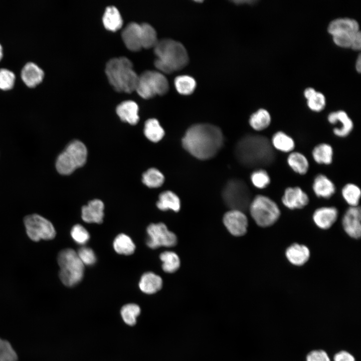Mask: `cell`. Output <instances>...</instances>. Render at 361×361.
Instances as JSON below:
<instances>
[{
    "mask_svg": "<svg viewBox=\"0 0 361 361\" xmlns=\"http://www.w3.org/2000/svg\"><path fill=\"white\" fill-rule=\"evenodd\" d=\"M184 149L196 158L206 160L214 157L224 143L221 129L209 123H198L190 126L182 140Z\"/></svg>",
    "mask_w": 361,
    "mask_h": 361,
    "instance_id": "1",
    "label": "cell"
},
{
    "mask_svg": "<svg viewBox=\"0 0 361 361\" xmlns=\"http://www.w3.org/2000/svg\"><path fill=\"white\" fill-rule=\"evenodd\" d=\"M154 64L162 73L170 74L184 68L189 61L187 51L180 42L170 39L158 41L154 47Z\"/></svg>",
    "mask_w": 361,
    "mask_h": 361,
    "instance_id": "2",
    "label": "cell"
},
{
    "mask_svg": "<svg viewBox=\"0 0 361 361\" xmlns=\"http://www.w3.org/2000/svg\"><path fill=\"white\" fill-rule=\"evenodd\" d=\"M238 161L244 166L253 167L269 161V143L262 136L247 135L236 143L234 150Z\"/></svg>",
    "mask_w": 361,
    "mask_h": 361,
    "instance_id": "3",
    "label": "cell"
},
{
    "mask_svg": "<svg viewBox=\"0 0 361 361\" xmlns=\"http://www.w3.org/2000/svg\"><path fill=\"white\" fill-rule=\"evenodd\" d=\"M105 73L116 91L131 93L135 90L138 75L127 58L119 57L110 59L106 64Z\"/></svg>",
    "mask_w": 361,
    "mask_h": 361,
    "instance_id": "4",
    "label": "cell"
},
{
    "mask_svg": "<svg viewBox=\"0 0 361 361\" xmlns=\"http://www.w3.org/2000/svg\"><path fill=\"white\" fill-rule=\"evenodd\" d=\"M57 261L60 267L59 277L65 285L72 287L81 281L84 265L75 250L70 248L62 250L58 255Z\"/></svg>",
    "mask_w": 361,
    "mask_h": 361,
    "instance_id": "5",
    "label": "cell"
},
{
    "mask_svg": "<svg viewBox=\"0 0 361 361\" xmlns=\"http://www.w3.org/2000/svg\"><path fill=\"white\" fill-rule=\"evenodd\" d=\"M252 218L255 223L262 227L274 225L279 219L281 211L277 204L268 196H256L249 205Z\"/></svg>",
    "mask_w": 361,
    "mask_h": 361,
    "instance_id": "6",
    "label": "cell"
},
{
    "mask_svg": "<svg viewBox=\"0 0 361 361\" xmlns=\"http://www.w3.org/2000/svg\"><path fill=\"white\" fill-rule=\"evenodd\" d=\"M87 150L85 144L79 140L71 142L58 156L56 167L63 175L72 173L86 162Z\"/></svg>",
    "mask_w": 361,
    "mask_h": 361,
    "instance_id": "7",
    "label": "cell"
},
{
    "mask_svg": "<svg viewBox=\"0 0 361 361\" xmlns=\"http://www.w3.org/2000/svg\"><path fill=\"white\" fill-rule=\"evenodd\" d=\"M168 89V80L163 73L147 70L138 76L135 91L141 97L149 99L156 95H164Z\"/></svg>",
    "mask_w": 361,
    "mask_h": 361,
    "instance_id": "8",
    "label": "cell"
},
{
    "mask_svg": "<svg viewBox=\"0 0 361 361\" xmlns=\"http://www.w3.org/2000/svg\"><path fill=\"white\" fill-rule=\"evenodd\" d=\"M222 197L231 210L243 211L250 205L248 188L240 179L233 178L227 182L223 190Z\"/></svg>",
    "mask_w": 361,
    "mask_h": 361,
    "instance_id": "9",
    "label": "cell"
},
{
    "mask_svg": "<svg viewBox=\"0 0 361 361\" xmlns=\"http://www.w3.org/2000/svg\"><path fill=\"white\" fill-rule=\"evenodd\" d=\"M24 222L26 233L32 241L51 240L56 236V231L51 222L39 215H28L25 217Z\"/></svg>",
    "mask_w": 361,
    "mask_h": 361,
    "instance_id": "10",
    "label": "cell"
},
{
    "mask_svg": "<svg viewBox=\"0 0 361 361\" xmlns=\"http://www.w3.org/2000/svg\"><path fill=\"white\" fill-rule=\"evenodd\" d=\"M146 231L148 235L146 244L151 249L160 247H172L177 243L176 235L169 231L162 223L150 224Z\"/></svg>",
    "mask_w": 361,
    "mask_h": 361,
    "instance_id": "11",
    "label": "cell"
},
{
    "mask_svg": "<svg viewBox=\"0 0 361 361\" xmlns=\"http://www.w3.org/2000/svg\"><path fill=\"white\" fill-rule=\"evenodd\" d=\"M223 222L229 232L234 236H241L247 232L248 222L243 211H229L224 216Z\"/></svg>",
    "mask_w": 361,
    "mask_h": 361,
    "instance_id": "12",
    "label": "cell"
},
{
    "mask_svg": "<svg viewBox=\"0 0 361 361\" xmlns=\"http://www.w3.org/2000/svg\"><path fill=\"white\" fill-rule=\"evenodd\" d=\"M283 205L290 210L301 209L309 202L307 194L300 187L286 188L281 198Z\"/></svg>",
    "mask_w": 361,
    "mask_h": 361,
    "instance_id": "13",
    "label": "cell"
},
{
    "mask_svg": "<svg viewBox=\"0 0 361 361\" xmlns=\"http://www.w3.org/2000/svg\"><path fill=\"white\" fill-rule=\"evenodd\" d=\"M327 119L332 125L339 124L338 126L334 127L332 129L333 134L336 137L345 138L348 136L353 129L354 124L352 120L345 111L340 110L331 112L328 115Z\"/></svg>",
    "mask_w": 361,
    "mask_h": 361,
    "instance_id": "14",
    "label": "cell"
},
{
    "mask_svg": "<svg viewBox=\"0 0 361 361\" xmlns=\"http://www.w3.org/2000/svg\"><path fill=\"white\" fill-rule=\"evenodd\" d=\"M343 228L351 238L358 239L361 236V210L359 206L349 207L342 220Z\"/></svg>",
    "mask_w": 361,
    "mask_h": 361,
    "instance_id": "15",
    "label": "cell"
},
{
    "mask_svg": "<svg viewBox=\"0 0 361 361\" xmlns=\"http://www.w3.org/2000/svg\"><path fill=\"white\" fill-rule=\"evenodd\" d=\"M122 40L130 50L138 51L142 48V28L141 24L131 22L124 28L121 34Z\"/></svg>",
    "mask_w": 361,
    "mask_h": 361,
    "instance_id": "16",
    "label": "cell"
},
{
    "mask_svg": "<svg viewBox=\"0 0 361 361\" xmlns=\"http://www.w3.org/2000/svg\"><path fill=\"white\" fill-rule=\"evenodd\" d=\"M338 211L333 206L322 207L316 209L312 218L315 224L320 229L326 230L330 228L336 222Z\"/></svg>",
    "mask_w": 361,
    "mask_h": 361,
    "instance_id": "17",
    "label": "cell"
},
{
    "mask_svg": "<svg viewBox=\"0 0 361 361\" xmlns=\"http://www.w3.org/2000/svg\"><path fill=\"white\" fill-rule=\"evenodd\" d=\"M312 189L316 197L325 199L332 197L336 192V187L334 183L323 173H318L315 176Z\"/></svg>",
    "mask_w": 361,
    "mask_h": 361,
    "instance_id": "18",
    "label": "cell"
},
{
    "mask_svg": "<svg viewBox=\"0 0 361 361\" xmlns=\"http://www.w3.org/2000/svg\"><path fill=\"white\" fill-rule=\"evenodd\" d=\"M104 206L100 200H93L82 208V219L89 223L100 224L103 222Z\"/></svg>",
    "mask_w": 361,
    "mask_h": 361,
    "instance_id": "19",
    "label": "cell"
},
{
    "mask_svg": "<svg viewBox=\"0 0 361 361\" xmlns=\"http://www.w3.org/2000/svg\"><path fill=\"white\" fill-rule=\"evenodd\" d=\"M327 30L332 36L339 34H355L359 31L357 22L347 18L332 21L328 25Z\"/></svg>",
    "mask_w": 361,
    "mask_h": 361,
    "instance_id": "20",
    "label": "cell"
},
{
    "mask_svg": "<svg viewBox=\"0 0 361 361\" xmlns=\"http://www.w3.org/2000/svg\"><path fill=\"white\" fill-rule=\"evenodd\" d=\"M21 79L27 86L34 88L41 83L44 77V72L33 62L26 63L21 72Z\"/></svg>",
    "mask_w": 361,
    "mask_h": 361,
    "instance_id": "21",
    "label": "cell"
},
{
    "mask_svg": "<svg viewBox=\"0 0 361 361\" xmlns=\"http://www.w3.org/2000/svg\"><path fill=\"white\" fill-rule=\"evenodd\" d=\"M285 256L291 264L297 266H301L308 261L310 252L306 246L294 243L287 248Z\"/></svg>",
    "mask_w": 361,
    "mask_h": 361,
    "instance_id": "22",
    "label": "cell"
},
{
    "mask_svg": "<svg viewBox=\"0 0 361 361\" xmlns=\"http://www.w3.org/2000/svg\"><path fill=\"white\" fill-rule=\"evenodd\" d=\"M138 111L137 103L131 100L123 101L116 108V113L121 120L131 125L136 124L139 120Z\"/></svg>",
    "mask_w": 361,
    "mask_h": 361,
    "instance_id": "23",
    "label": "cell"
},
{
    "mask_svg": "<svg viewBox=\"0 0 361 361\" xmlns=\"http://www.w3.org/2000/svg\"><path fill=\"white\" fill-rule=\"evenodd\" d=\"M270 143L274 149L283 153H289L294 151L295 147L294 139L281 130L277 131L272 135Z\"/></svg>",
    "mask_w": 361,
    "mask_h": 361,
    "instance_id": "24",
    "label": "cell"
},
{
    "mask_svg": "<svg viewBox=\"0 0 361 361\" xmlns=\"http://www.w3.org/2000/svg\"><path fill=\"white\" fill-rule=\"evenodd\" d=\"M286 161L289 167L299 175H305L309 170L310 164L308 159L301 152L294 150L288 153Z\"/></svg>",
    "mask_w": 361,
    "mask_h": 361,
    "instance_id": "25",
    "label": "cell"
},
{
    "mask_svg": "<svg viewBox=\"0 0 361 361\" xmlns=\"http://www.w3.org/2000/svg\"><path fill=\"white\" fill-rule=\"evenodd\" d=\"M333 149L327 143L322 142L316 145L311 151L312 157L317 164L329 165L333 161Z\"/></svg>",
    "mask_w": 361,
    "mask_h": 361,
    "instance_id": "26",
    "label": "cell"
},
{
    "mask_svg": "<svg viewBox=\"0 0 361 361\" xmlns=\"http://www.w3.org/2000/svg\"><path fill=\"white\" fill-rule=\"evenodd\" d=\"M162 285L161 278L150 272L144 273L139 282V287L141 291L148 294L156 293L161 288Z\"/></svg>",
    "mask_w": 361,
    "mask_h": 361,
    "instance_id": "27",
    "label": "cell"
},
{
    "mask_svg": "<svg viewBox=\"0 0 361 361\" xmlns=\"http://www.w3.org/2000/svg\"><path fill=\"white\" fill-rule=\"evenodd\" d=\"M271 116L269 112L260 108L252 114L249 119L250 126L255 131H260L267 129L271 124Z\"/></svg>",
    "mask_w": 361,
    "mask_h": 361,
    "instance_id": "28",
    "label": "cell"
},
{
    "mask_svg": "<svg viewBox=\"0 0 361 361\" xmlns=\"http://www.w3.org/2000/svg\"><path fill=\"white\" fill-rule=\"evenodd\" d=\"M304 96L307 100V105L311 111L319 112L326 105L325 96L313 88H307L304 91Z\"/></svg>",
    "mask_w": 361,
    "mask_h": 361,
    "instance_id": "29",
    "label": "cell"
},
{
    "mask_svg": "<svg viewBox=\"0 0 361 361\" xmlns=\"http://www.w3.org/2000/svg\"><path fill=\"white\" fill-rule=\"evenodd\" d=\"M156 206L161 211L170 210L177 212L180 210V202L175 194L171 191H166L159 195Z\"/></svg>",
    "mask_w": 361,
    "mask_h": 361,
    "instance_id": "30",
    "label": "cell"
},
{
    "mask_svg": "<svg viewBox=\"0 0 361 361\" xmlns=\"http://www.w3.org/2000/svg\"><path fill=\"white\" fill-rule=\"evenodd\" d=\"M102 21L105 28L111 31L118 30L123 25V20L119 11L112 6L106 8Z\"/></svg>",
    "mask_w": 361,
    "mask_h": 361,
    "instance_id": "31",
    "label": "cell"
},
{
    "mask_svg": "<svg viewBox=\"0 0 361 361\" xmlns=\"http://www.w3.org/2000/svg\"><path fill=\"white\" fill-rule=\"evenodd\" d=\"M342 197L349 207L358 206L361 196L360 188L356 184L348 183L341 189Z\"/></svg>",
    "mask_w": 361,
    "mask_h": 361,
    "instance_id": "32",
    "label": "cell"
},
{
    "mask_svg": "<svg viewBox=\"0 0 361 361\" xmlns=\"http://www.w3.org/2000/svg\"><path fill=\"white\" fill-rule=\"evenodd\" d=\"M144 133L149 140L157 142L163 137L164 131L157 119L150 118L145 123Z\"/></svg>",
    "mask_w": 361,
    "mask_h": 361,
    "instance_id": "33",
    "label": "cell"
},
{
    "mask_svg": "<svg viewBox=\"0 0 361 361\" xmlns=\"http://www.w3.org/2000/svg\"><path fill=\"white\" fill-rule=\"evenodd\" d=\"M113 244L114 249L119 254L131 255L135 249V244L132 239L124 234H120L117 236Z\"/></svg>",
    "mask_w": 361,
    "mask_h": 361,
    "instance_id": "34",
    "label": "cell"
},
{
    "mask_svg": "<svg viewBox=\"0 0 361 361\" xmlns=\"http://www.w3.org/2000/svg\"><path fill=\"white\" fill-rule=\"evenodd\" d=\"M176 91L180 94L188 95L194 91L197 83L195 79L189 75H179L174 80Z\"/></svg>",
    "mask_w": 361,
    "mask_h": 361,
    "instance_id": "35",
    "label": "cell"
},
{
    "mask_svg": "<svg viewBox=\"0 0 361 361\" xmlns=\"http://www.w3.org/2000/svg\"><path fill=\"white\" fill-rule=\"evenodd\" d=\"M160 259L162 262V268L167 273L175 272L180 266V260L177 255L172 251H164L160 254Z\"/></svg>",
    "mask_w": 361,
    "mask_h": 361,
    "instance_id": "36",
    "label": "cell"
},
{
    "mask_svg": "<svg viewBox=\"0 0 361 361\" xmlns=\"http://www.w3.org/2000/svg\"><path fill=\"white\" fill-rule=\"evenodd\" d=\"M142 181L147 187L156 188L160 187L164 181L163 174L157 169L150 168L143 173Z\"/></svg>",
    "mask_w": 361,
    "mask_h": 361,
    "instance_id": "37",
    "label": "cell"
},
{
    "mask_svg": "<svg viewBox=\"0 0 361 361\" xmlns=\"http://www.w3.org/2000/svg\"><path fill=\"white\" fill-rule=\"evenodd\" d=\"M250 180L256 188L260 190L268 187L271 182L269 174L267 170L263 168L253 171L250 175Z\"/></svg>",
    "mask_w": 361,
    "mask_h": 361,
    "instance_id": "38",
    "label": "cell"
},
{
    "mask_svg": "<svg viewBox=\"0 0 361 361\" xmlns=\"http://www.w3.org/2000/svg\"><path fill=\"white\" fill-rule=\"evenodd\" d=\"M140 313L139 306L134 303L124 305L121 309V315L124 322L130 326L136 323V318Z\"/></svg>",
    "mask_w": 361,
    "mask_h": 361,
    "instance_id": "39",
    "label": "cell"
},
{
    "mask_svg": "<svg viewBox=\"0 0 361 361\" xmlns=\"http://www.w3.org/2000/svg\"><path fill=\"white\" fill-rule=\"evenodd\" d=\"M142 28V48L153 47L158 42L157 33L154 28L149 24H141Z\"/></svg>",
    "mask_w": 361,
    "mask_h": 361,
    "instance_id": "40",
    "label": "cell"
},
{
    "mask_svg": "<svg viewBox=\"0 0 361 361\" xmlns=\"http://www.w3.org/2000/svg\"><path fill=\"white\" fill-rule=\"evenodd\" d=\"M17 354L7 340L0 338V361H17Z\"/></svg>",
    "mask_w": 361,
    "mask_h": 361,
    "instance_id": "41",
    "label": "cell"
},
{
    "mask_svg": "<svg viewBox=\"0 0 361 361\" xmlns=\"http://www.w3.org/2000/svg\"><path fill=\"white\" fill-rule=\"evenodd\" d=\"M16 76L11 71L6 69H0V89L7 91L12 89L14 85Z\"/></svg>",
    "mask_w": 361,
    "mask_h": 361,
    "instance_id": "42",
    "label": "cell"
},
{
    "mask_svg": "<svg viewBox=\"0 0 361 361\" xmlns=\"http://www.w3.org/2000/svg\"><path fill=\"white\" fill-rule=\"evenodd\" d=\"M71 235L75 242L80 245L86 244L90 238L88 232L80 224H76L73 227Z\"/></svg>",
    "mask_w": 361,
    "mask_h": 361,
    "instance_id": "43",
    "label": "cell"
},
{
    "mask_svg": "<svg viewBox=\"0 0 361 361\" xmlns=\"http://www.w3.org/2000/svg\"><path fill=\"white\" fill-rule=\"evenodd\" d=\"M77 253L84 265H92L96 261V257L94 251L89 247H82L78 250Z\"/></svg>",
    "mask_w": 361,
    "mask_h": 361,
    "instance_id": "44",
    "label": "cell"
},
{
    "mask_svg": "<svg viewBox=\"0 0 361 361\" xmlns=\"http://www.w3.org/2000/svg\"><path fill=\"white\" fill-rule=\"evenodd\" d=\"M356 33L334 35L332 36L333 41L334 43L339 47L342 48H350L353 37Z\"/></svg>",
    "mask_w": 361,
    "mask_h": 361,
    "instance_id": "45",
    "label": "cell"
},
{
    "mask_svg": "<svg viewBox=\"0 0 361 361\" xmlns=\"http://www.w3.org/2000/svg\"><path fill=\"white\" fill-rule=\"evenodd\" d=\"M306 361H331L327 352L322 349H315L309 352Z\"/></svg>",
    "mask_w": 361,
    "mask_h": 361,
    "instance_id": "46",
    "label": "cell"
},
{
    "mask_svg": "<svg viewBox=\"0 0 361 361\" xmlns=\"http://www.w3.org/2000/svg\"><path fill=\"white\" fill-rule=\"evenodd\" d=\"M333 361H355L352 354L346 350L336 352L333 356Z\"/></svg>",
    "mask_w": 361,
    "mask_h": 361,
    "instance_id": "47",
    "label": "cell"
},
{
    "mask_svg": "<svg viewBox=\"0 0 361 361\" xmlns=\"http://www.w3.org/2000/svg\"><path fill=\"white\" fill-rule=\"evenodd\" d=\"M361 47V34L359 31L356 33L352 40L351 46L352 49L357 51L360 50Z\"/></svg>",
    "mask_w": 361,
    "mask_h": 361,
    "instance_id": "48",
    "label": "cell"
},
{
    "mask_svg": "<svg viewBox=\"0 0 361 361\" xmlns=\"http://www.w3.org/2000/svg\"><path fill=\"white\" fill-rule=\"evenodd\" d=\"M361 59L360 55L356 59L355 63V69L357 72L360 73L361 70Z\"/></svg>",
    "mask_w": 361,
    "mask_h": 361,
    "instance_id": "49",
    "label": "cell"
},
{
    "mask_svg": "<svg viewBox=\"0 0 361 361\" xmlns=\"http://www.w3.org/2000/svg\"><path fill=\"white\" fill-rule=\"evenodd\" d=\"M234 3H235L237 5H241V4H244L245 3L247 4H253V3L255 2L254 1H233Z\"/></svg>",
    "mask_w": 361,
    "mask_h": 361,
    "instance_id": "50",
    "label": "cell"
},
{
    "mask_svg": "<svg viewBox=\"0 0 361 361\" xmlns=\"http://www.w3.org/2000/svg\"><path fill=\"white\" fill-rule=\"evenodd\" d=\"M3 48L2 45L0 44V61L3 58Z\"/></svg>",
    "mask_w": 361,
    "mask_h": 361,
    "instance_id": "51",
    "label": "cell"
}]
</instances>
